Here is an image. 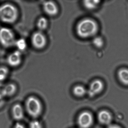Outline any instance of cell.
Segmentation results:
<instances>
[{
	"label": "cell",
	"instance_id": "obj_5",
	"mask_svg": "<svg viewBox=\"0 0 128 128\" xmlns=\"http://www.w3.org/2000/svg\"><path fill=\"white\" fill-rule=\"evenodd\" d=\"M77 122L80 128H90L93 124V116L89 112H83L78 115Z\"/></svg>",
	"mask_w": 128,
	"mask_h": 128
},
{
	"label": "cell",
	"instance_id": "obj_17",
	"mask_svg": "<svg viewBox=\"0 0 128 128\" xmlns=\"http://www.w3.org/2000/svg\"><path fill=\"white\" fill-rule=\"evenodd\" d=\"M14 46L18 48V50L22 52L25 50L27 48V43L26 40L23 38L16 40Z\"/></svg>",
	"mask_w": 128,
	"mask_h": 128
},
{
	"label": "cell",
	"instance_id": "obj_19",
	"mask_svg": "<svg viewBox=\"0 0 128 128\" xmlns=\"http://www.w3.org/2000/svg\"><path fill=\"white\" fill-rule=\"evenodd\" d=\"M9 74L8 69L5 66L0 67V82L4 80L8 77Z\"/></svg>",
	"mask_w": 128,
	"mask_h": 128
},
{
	"label": "cell",
	"instance_id": "obj_6",
	"mask_svg": "<svg viewBox=\"0 0 128 128\" xmlns=\"http://www.w3.org/2000/svg\"><path fill=\"white\" fill-rule=\"evenodd\" d=\"M32 45L37 49H41L44 48L47 43V39L42 32L36 31L31 36Z\"/></svg>",
	"mask_w": 128,
	"mask_h": 128
},
{
	"label": "cell",
	"instance_id": "obj_11",
	"mask_svg": "<svg viewBox=\"0 0 128 128\" xmlns=\"http://www.w3.org/2000/svg\"><path fill=\"white\" fill-rule=\"evenodd\" d=\"M12 116L14 120H20L24 116V110L21 105L16 104L13 106L12 110Z\"/></svg>",
	"mask_w": 128,
	"mask_h": 128
},
{
	"label": "cell",
	"instance_id": "obj_12",
	"mask_svg": "<svg viewBox=\"0 0 128 128\" xmlns=\"http://www.w3.org/2000/svg\"><path fill=\"white\" fill-rule=\"evenodd\" d=\"M120 81L123 84L128 86V69L123 68L120 69L117 72Z\"/></svg>",
	"mask_w": 128,
	"mask_h": 128
},
{
	"label": "cell",
	"instance_id": "obj_7",
	"mask_svg": "<svg viewBox=\"0 0 128 128\" xmlns=\"http://www.w3.org/2000/svg\"><path fill=\"white\" fill-rule=\"evenodd\" d=\"M104 84L101 80L96 79L91 82L87 93L90 97H93L102 92L104 89Z\"/></svg>",
	"mask_w": 128,
	"mask_h": 128
},
{
	"label": "cell",
	"instance_id": "obj_1",
	"mask_svg": "<svg viewBox=\"0 0 128 128\" xmlns=\"http://www.w3.org/2000/svg\"><path fill=\"white\" fill-rule=\"evenodd\" d=\"M76 30V34L79 37L86 39L96 36L98 31L99 26L95 20L86 18L78 23Z\"/></svg>",
	"mask_w": 128,
	"mask_h": 128
},
{
	"label": "cell",
	"instance_id": "obj_13",
	"mask_svg": "<svg viewBox=\"0 0 128 128\" xmlns=\"http://www.w3.org/2000/svg\"><path fill=\"white\" fill-rule=\"evenodd\" d=\"M99 0H84L83 2L84 7L88 10H93L97 8L100 4Z\"/></svg>",
	"mask_w": 128,
	"mask_h": 128
},
{
	"label": "cell",
	"instance_id": "obj_9",
	"mask_svg": "<svg viewBox=\"0 0 128 128\" xmlns=\"http://www.w3.org/2000/svg\"><path fill=\"white\" fill-rule=\"evenodd\" d=\"M42 8L45 13L48 16H55L58 13V7L55 3L52 1L44 2L42 4Z\"/></svg>",
	"mask_w": 128,
	"mask_h": 128
},
{
	"label": "cell",
	"instance_id": "obj_10",
	"mask_svg": "<svg viewBox=\"0 0 128 128\" xmlns=\"http://www.w3.org/2000/svg\"><path fill=\"white\" fill-rule=\"evenodd\" d=\"M98 119L100 123L103 125L109 126L112 120L111 114L106 110L100 111L98 114Z\"/></svg>",
	"mask_w": 128,
	"mask_h": 128
},
{
	"label": "cell",
	"instance_id": "obj_4",
	"mask_svg": "<svg viewBox=\"0 0 128 128\" xmlns=\"http://www.w3.org/2000/svg\"><path fill=\"white\" fill-rule=\"evenodd\" d=\"M16 40L12 30L7 27L0 28V44L6 48L14 46Z\"/></svg>",
	"mask_w": 128,
	"mask_h": 128
},
{
	"label": "cell",
	"instance_id": "obj_3",
	"mask_svg": "<svg viewBox=\"0 0 128 128\" xmlns=\"http://www.w3.org/2000/svg\"><path fill=\"white\" fill-rule=\"evenodd\" d=\"M26 109L30 116L34 118L40 116L42 110V106L40 100L36 96H30L25 103Z\"/></svg>",
	"mask_w": 128,
	"mask_h": 128
},
{
	"label": "cell",
	"instance_id": "obj_15",
	"mask_svg": "<svg viewBox=\"0 0 128 128\" xmlns=\"http://www.w3.org/2000/svg\"><path fill=\"white\" fill-rule=\"evenodd\" d=\"M48 25V22L46 18L41 17L38 19L37 21V27L39 31L42 32L43 30H46Z\"/></svg>",
	"mask_w": 128,
	"mask_h": 128
},
{
	"label": "cell",
	"instance_id": "obj_16",
	"mask_svg": "<svg viewBox=\"0 0 128 128\" xmlns=\"http://www.w3.org/2000/svg\"><path fill=\"white\" fill-rule=\"evenodd\" d=\"M74 95L78 97H81L84 96L87 93V90L82 85H76L73 89Z\"/></svg>",
	"mask_w": 128,
	"mask_h": 128
},
{
	"label": "cell",
	"instance_id": "obj_22",
	"mask_svg": "<svg viewBox=\"0 0 128 128\" xmlns=\"http://www.w3.org/2000/svg\"><path fill=\"white\" fill-rule=\"evenodd\" d=\"M107 128H121L120 126L115 124H110L108 126Z\"/></svg>",
	"mask_w": 128,
	"mask_h": 128
},
{
	"label": "cell",
	"instance_id": "obj_18",
	"mask_svg": "<svg viewBox=\"0 0 128 128\" xmlns=\"http://www.w3.org/2000/svg\"><path fill=\"white\" fill-rule=\"evenodd\" d=\"M94 45L97 48H101L103 47L104 41L102 37L100 36H95L92 40Z\"/></svg>",
	"mask_w": 128,
	"mask_h": 128
},
{
	"label": "cell",
	"instance_id": "obj_2",
	"mask_svg": "<svg viewBox=\"0 0 128 128\" xmlns=\"http://www.w3.org/2000/svg\"><path fill=\"white\" fill-rule=\"evenodd\" d=\"M18 11L15 6L6 3L0 6V20L4 23L12 24L18 17Z\"/></svg>",
	"mask_w": 128,
	"mask_h": 128
},
{
	"label": "cell",
	"instance_id": "obj_20",
	"mask_svg": "<svg viewBox=\"0 0 128 128\" xmlns=\"http://www.w3.org/2000/svg\"><path fill=\"white\" fill-rule=\"evenodd\" d=\"M29 128H43V126L40 121L34 120L30 123Z\"/></svg>",
	"mask_w": 128,
	"mask_h": 128
},
{
	"label": "cell",
	"instance_id": "obj_14",
	"mask_svg": "<svg viewBox=\"0 0 128 128\" xmlns=\"http://www.w3.org/2000/svg\"><path fill=\"white\" fill-rule=\"evenodd\" d=\"M17 90L16 85L13 84H9L5 86L2 90V93L5 96H7L13 95Z\"/></svg>",
	"mask_w": 128,
	"mask_h": 128
},
{
	"label": "cell",
	"instance_id": "obj_8",
	"mask_svg": "<svg viewBox=\"0 0 128 128\" xmlns=\"http://www.w3.org/2000/svg\"><path fill=\"white\" fill-rule=\"evenodd\" d=\"M22 59V52L17 50L9 54L7 57L6 61L8 65L10 66L16 67L20 64Z\"/></svg>",
	"mask_w": 128,
	"mask_h": 128
},
{
	"label": "cell",
	"instance_id": "obj_21",
	"mask_svg": "<svg viewBox=\"0 0 128 128\" xmlns=\"http://www.w3.org/2000/svg\"><path fill=\"white\" fill-rule=\"evenodd\" d=\"M14 128H26V127L21 123L17 122L15 125Z\"/></svg>",
	"mask_w": 128,
	"mask_h": 128
}]
</instances>
